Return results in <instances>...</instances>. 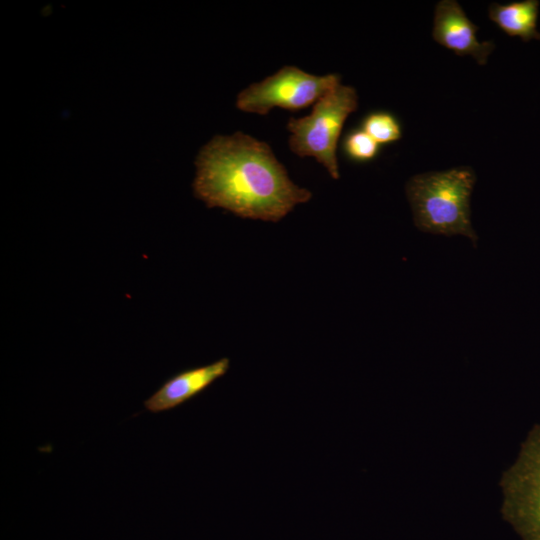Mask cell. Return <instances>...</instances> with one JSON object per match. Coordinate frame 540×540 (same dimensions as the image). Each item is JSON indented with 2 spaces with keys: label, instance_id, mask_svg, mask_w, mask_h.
I'll use <instances>...</instances> for the list:
<instances>
[{
  "label": "cell",
  "instance_id": "1",
  "mask_svg": "<svg viewBox=\"0 0 540 540\" xmlns=\"http://www.w3.org/2000/svg\"><path fill=\"white\" fill-rule=\"evenodd\" d=\"M196 168V197L242 218L277 222L312 196L290 180L267 143L242 132L214 137Z\"/></svg>",
  "mask_w": 540,
  "mask_h": 540
},
{
  "label": "cell",
  "instance_id": "2",
  "mask_svg": "<svg viewBox=\"0 0 540 540\" xmlns=\"http://www.w3.org/2000/svg\"><path fill=\"white\" fill-rule=\"evenodd\" d=\"M475 181L469 166L412 176L406 183V195L415 226L432 234L463 235L476 245L478 237L470 220Z\"/></svg>",
  "mask_w": 540,
  "mask_h": 540
},
{
  "label": "cell",
  "instance_id": "3",
  "mask_svg": "<svg viewBox=\"0 0 540 540\" xmlns=\"http://www.w3.org/2000/svg\"><path fill=\"white\" fill-rule=\"evenodd\" d=\"M357 107L356 90L339 83L314 104L308 116L289 119L291 151L299 157H314L333 179H338V141L347 117Z\"/></svg>",
  "mask_w": 540,
  "mask_h": 540
},
{
  "label": "cell",
  "instance_id": "4",
  "mask_svg": "<svg viewBox=\"0 0 540 540\" xmlns=\"http://www.w3.org/2000/svg\"><path fill=\"white\" fill-rule=\"evenodd\" d=\"M502 513L522 540H540V423L528 433L503 474Z\"/></svg>",
  "mask_w": 540,
  "mask_h": 540
},
{
  "label": "cell",
  "instance_id": "5",
  "mask_svg": "<svg viewBox=\"0 0 540 540\" xmlns=\"http://www.w3.org/2000/svg\"><path fill=\"white\" fill-rule=\"evenodd\" d=\"M341 83L338 74L316 76L295 66H284L259 83L251 84L237 96L238 109L266 115L278 107L298 111L316 103Z\"/></svg>",
  "mask_w": 540,
  "mask_h": 540
},
{
  "label": "cell",
  "instance_id": "6",
  "mask_svg": "<svg viewBox=\"0 0 540 540\" xmlns=\"http://www.w3.org/2000/svg\"><path fill=\"white\" fill-rule=\"evenodd\" d=\"M475 25L455 0H441L436 4L432 37L440 45L459 56H471L485 65L495 49L492 41H479Z\"/></svg>",
  "mask_w": 540,
  "mask_h": 540
},
{
  "label": "cell",
  "instance_id": "7",
  "mask_svg": "<svg viewBox=\"0 0 540 540\" xmlns=\"http://www.w3.org/2000/svg\"><path fill=\"white\" fill-rule=\"evenodd\" d=\"M229 367L230 360L225 357L208 365L181 371L165 381L146 399L144 407L152 413L173 409L200 394L225 375Z\"/></svg>",
  "mask_w": 540,
  "mask_h": 540
},
{
  "label": "cell",
  "instance_id": "8",
  "mask_svg": "<svg viewBox=\"0 0 540 540\" xmlns=\"http://www.w3.org/2000/svg\"><path fill=\"white\" fill-rule=\"evenodd\" d=\"M538 0L516 1L507 4L492 3L488 16L503 32L511 37H520L524 42L540 40L537 30L539 14Z\"/></svg>",
  "mask_w": 540,
  "mask_h": 540
},
{
  "label": "cell",
  "instance_id": "9",
  "mask_svg": "<svg viewBox=\"0 0 540 540\" xmlns=\"http://www.w3.org/2000/svg\"><path fill=\"white\" fill-rule=\"evenodd\" d=\"M361 129L379 145L394 143L402 137L399 120L387 111H374L367 114L361 122Z\"/></svg>",
  "mask_w": 540,
  "mask_h": 540
},
{
  "label": "cell",
  "instance_id": "10",
  "mask_svg": "<svg viewBox=\"0 0 540 540\" xmlns=\"http://www.w3.org/2000/svg\"><path fill=\"white\" fill-rule=\"evenodd\" d=\"M342 151L346 158L357 163L374 160L380 145L361 128L350 130L343 138Z\"/></svg>",
  "mask_w": 540,
  "mask_h": 540
}]
</instances>
